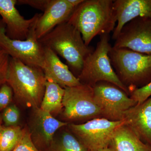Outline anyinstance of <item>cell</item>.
<instances>
[{"instance_id":"cell-11","label":"cell","mask_w":151,"mask_h":151,"mask_svg":"<svg viewBox=\"0 0 151 151\" xmlns=\"http://www.w3.org/2000/svg\"><path fill=\"white\" fill-rule=\"evenodd\" d=\"M27 127L34 145L40 151H45L51 145L57 132L68 126L40 108H33Z\"/></svg>"},{"instance_id":"cell-5","label":"cell","mask_w":151,"mask_h":151,"mask_svg":"<svg viewBox=\"0 0 151 151\" xmlns=\"http://www.w3.org/2000/svg\"><path fill=\"white\" fill-rule=\"evenodd\" d=\"M109 34L100 35L96 48L84 60L78 79L81 84L93 87L98 82L112 83L128 93L129 90L120 80L111 65L109 52L112 46Z\"/></svg>"},{"instance_id":"cell-24","label":"cell","mask_w":151,"mask_h":151,"mask_svg":"<svg viewBox=\"0 0 151 151\" xmlns=\"http://www.w3.org/2000/svg\"><path fill=\"white\" fill-rule=\"evenodd\" d=\"M151 96V81L146 86L135 89L131 92V98L137 104L142 103Z\"/></svg>"},{"instance_id":"cell-15","label":"cell","mask_w":151,"mask_h":151,"mask_svg":"<svg viewBox=\"0 0 151 151\" xmlns=\"http://www.w3.org/2000/svg\"><path fill=\"white\" fill-rule=\"evenodd\" d=\"M123 121L141 140L151 146V96L128 110Z\"/></svg>"},{"instance_id":"cell-18","label":"cell","mask_w":151,"mask_h":151,"mask_svg":"<svg viewBox=\"0 0 151 151\" xmlns=\"http://www.w3.org/2000/svg\"><path fill=\"white\" fill-rule=\"evenodd\" d=\"M65 89L52 81L47 80L40 108L54 117L62 112Z\"/></svg>"},{"instance_id":"cell-27","label":"cell","mask_w":151,"mask_h":151,"mask_svg":"<svg viewBox=\"0 0 151 151\" xmlns=\"http://www.w3.org/2000/svg\"><path fill=\"white\" fill-rule=\"evenodd\" d=\"M84 1V0H68L69 4L75 8L83 2Z\"/></svg>"},{"instance_id":"cell-16","label":"cell","mask_w":151,"mask_h":151,"mask_svg":"<svg viewBox=\"0 0 151 151\" xmlns=\"http://www.w3.org/2000/svg\"><path fill=\"white\" fill-rule=\"evenodd\" d=\"M44 47L45 65L42 70L47 81L56 83L64 89L81 84L55 52L48 47Z\"/></svg>"},{"instance_id":"cell-3","label":"cell","mask_w":151,"mask_h":151,"mask_svg":"<svg viewBox=\"0 0 151 151\" xmlns=\"http://www.w3.org/2000/svg\"><path fill=\"white\" fill-rule=\"evenodd\" d=\"M39 40L44 47L64 58L76 77L81 73L84 60L94 51L85 45L80 32L67 22L58 25Z\"/></svg>"},{"instance_id":"cell-21","label":"cell","mask_w":151,"mask_h":151,"mask_svg":"<svg viewBox=\"0 0 151 151\" xmlns=\"http://www.w3.org/2000/svg\"><path fill=\"white\" fill-rule=\"evenodd\" d=\"M20 113L15 105H9L5 108L2 113V120L6 127L18 126Z\"/></svg>"},{"instance_id":"cell-2","label":"cell","mask_w":151,"mask_h":151,"mask_svg":"<svg viewBox=\"0 0 151 151\" xmlns=\"http://www.w3.org/2000/svg\"><path fill=\"white\" fill-rule=\"evenodd\" d=\"M47 79L40 68L29 66L10 58L6 83L18 103L26 108H40Z\"/></svg>"},{"instance_id":"cell-17","label":"cell","mask_w":151,"mask_h":151,"mask_svg":"<svg viewBox=\"0 0 151 151\" xmlns=\"http://www.w3.org/2000/svg\"><path fill=\"white\" fill-rule=\"evenodd\" d=\"M109 147L114 151H151V146L141 140L125 124L116 129Z\"/></svg>"},{"instance_id":"cell-1","label":"cell","mask_w":151,"mask_h":151,"mask_svg":"<svg viewBox=\"0 0 151 151\" xmlns=\"http://www.w3.org/2000/svg\"><path fill=\"white\" fill-rule=\"evenodd\" d=\"M112 0H84L73 11L67 22L81 33L86 46L97 35L109 34L117 17Z\"/></svg>"},{"instance_id":"cell-20","label":"cell","mask_w":151,"mask_h":151,"mask_svg":"<svg viewBox=\"0 0 151 151\" xmlns=\"http://www.w3.org/2000/svg\"><path fill=\"white\" fill-rule=\"evenodd\" d=\"M24 129L19 126L0 128V151H12L22 137Z\"/></svg>"},{"instance_id":"cell-6","label":"cell","mask_w":151,"mask_h":151,"mask_svg":"<svg viewBox=\"0 0 151 151\" xmlns=\"http://www.w3.org/2000/svg\"><path fill=\"white\" fill-rule=\"evenodd\" d=\"M62 116L67 121H81L101 118V111L94 99L92 87L81 84L65 89Z\"/></svg>"},{"instance_id":"cell-7","label":"cell","mask_w":151,"mask_h":151,"mask_svg":"<svg viewBox=\"0 0 151 151\" xmlns=\"http://www.w3.org/2000/svg\"><path fill=\"white\" fill-rule=\"evenodd\" d=\"M92 88L101 118L111 121H123L125 113L137 104L127 92L112 83L100 81Z\"/></svg>"},{"instance_id":"cell-28","label":"cell","mask_w":151,"mask_h":151,"mask_svg":"<svg viewBox=\"0 0 151 151\" xmlns=\"http://www.w3.org/2000/svg\"><path fill=\"white\" fill-rule=\"evenodd\" d=\"M89 151H114L112 148L109 147H108L105 148L99 149V150H94Z\"/></svg>"},{"instance_id":"cell-12","label":"cell","mask_w":151,"mask_h":151,"mask_svg":"<svg viewBox=\"0 0 151 151\" xmlns=\"http://www.w3.org/2000/svg\"><path fill=\"white\" fill-rule=\"evenodd\" d=\"M17 0H0V15L6 26V34L10 38L25 40L41 14H36L32 18L26 19L16 7Z\"/></svg>"},{"instance_id":"cell-25","label":"cell","mask_w":151,"mask_h":151,"mask_svg":"<svg viewBox=\"0 0 151 151\" xmlns=\"http://www.w3.org/2000/svg\"><path fill=\"white\" fill-rule=\"evenodd\" d=\"M10 58V56L0 47V87L6 83Z\"/></svg>"},{"instance_id":"cell-4","label":"cell","mask_w":151,"mask_h":151,"mask_svg":"<svg viewBox=\"0 0 151 151\" xmlns=\"http://www.w3.org/2000/svg\"><path fill=\"white\" fill-rule=\"evenodd\" d=\"M109 56L118 77L131 92L151 82V55L112 47Z\"/></svg>"},{"instance_id":"cell-8","label":"cell","mask_w":151,"mask_h":151,"mask_svg":"<svg viewBox=\"0 0 151 151\" xmlns=\"http://www.w3.org/2000/svg\"><path fill=\"white\" fill-rule=\"evenodd\" d=\"M36 24L26 40H13L6 35L5 25L0 19V47L11 57L42 69L45 65L44 47L36 36Z\"/></svg>"},{"instance_id":"cell-9","label":"cell","mask_w":151,"mask_h":151,"mask_svg":"<svg viewBox=\"0 0 151 151\" xmlns=\"http://www.w3.org/2000/svg\"><path fill=\"white\" fill-rule=\"evenodd\" d=\"M124 121H111L104 118L91 119L82 124H68L70 132L89 151L108 147L113 134Z\"/></svg>"},{"instance_id":"cell-26","label":"cell","mask_w":151,"mask_h":151,"mask_svg":"<svg viewBox=\"0 0 151 151\" xmlns=\"http://www.w3.org/2000/svg\"><path fill=\"white\" fill-rule=\"evenodd\" d=\"M50 2V0H18L17 4L27 5L44 12Z\"/></svg>"},{"instance_id":"cell-22","label":"cell","mask_w":151,"mask_h":151,"mask_svg":"<svg viewBox=\"0 0 151 151\" xmlns=\"http://www.w3.org/2000/svg\"><path fill=\"white\" fill-rule=\"evenodd\" d=\"M23 129L22 137L12 151H40L33 143L27 127Z\"/></svg>"},{"instance_id":"cell-29","label":"cell","mask_w":151,"mask_h":151,"mask_svg":"<svg viewBox=\"0 0 151 151\" xmlns=\"http://www.w3.org/2000/svg\"><path fill=\"white\" fill-rule=\"evenodd\" d=\"M1 117H0V128H1Z\"/></svg>"},{"instance_id":"cell-10","label":"cell","mask_w":151,"mask_h":151,"mask_svg":"<svg viewBox=\"0 0 151 151\" xmlns=\"http://www.w3.org/2000/svg\"><path fill=\"white\" fill-rule=\"evenodd\" d=\"M113 47L151 55V17H139L127 24Z\"/></svg>"},{"instance_id":"cell-13","label":"cell","mask_w":151,"mask_h":151,"mask_svg":"<svg viewBox=\"0 0 151 151\" xmlns=\"http://www.w3.org/2000/svg\"><path fill=\"white\" fill-rule=\"evenodd\" d=\"M75 9L68 0H50L36 24L35 33L37 39L43 37L58 25L67 22Z\"/></svg>"},{"instance_id":"cell-19","label":"cell","mask_w":151,"mask_h":151,"mask_svg":"<svg viewBox=\"0 0 151 151\" xmlns=\"http://www.w3.org/2000/svg\"><path fill=\"white\" fill-rule=\"evenodd\" d=\"M45 151H89L75 135L67 130L59 129Z\"/></svg>"},{"instance_id":"cell-14","label":"cell","mask_w":151,"mask_h":151,"mask_svg":"<svg viewBox=\"0 0 151 151\" xmlns=\"http://www.w3.org/2000/svg\"><path fill=\"white\" fill-rule=\"evenodd\" d=\"M113 6L118 22L112 35L115 40L129 22L139 17H151V0H116Z\"/></svg>"},{"instance_id":"cell-23","label":"cell","mask_w":151,"mask_h":151,"mask_svg":"<svg viewBox=\"0 0 151 151\" xmlns=\"http://www.w3.org/2000/svg\"><path fill=\"white\" fill-rule=\"evenodd\" d=\"M14 96L12 89L7 83L0 87V111L9 105Z\"/></svg>"}]
</instances>
